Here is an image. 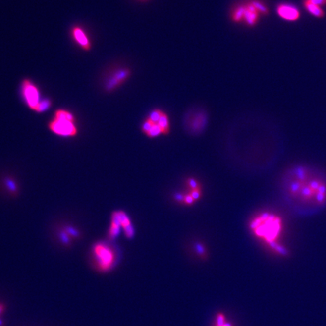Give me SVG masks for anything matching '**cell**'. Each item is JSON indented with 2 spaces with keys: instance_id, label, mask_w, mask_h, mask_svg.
I'll list each match as a JSON object with an SVG mask.
<instances>
[{
  "instance_id": "5bb4252c",
  "label": "cell",
  "mask_w": 326,
  "mask_h": 326,
  "mask_svg": "<svg viewBox=\"0 0 326 326\" xmlns=\"http://www.w3.org/2000/svg\"><path fill=\"white\" fill-rule=\"evenodd\" d=\"M120 222H119V218H118L116 213L114 212L112 213L110 227H109V232H108V236H109V239H115L119 235V233H120Z\"/></svg>"
},
{
  "instance_id": "2e32d148",
  "label": "cell",
  "mask_w": 326,
  "mask_h": 326,
  "mask_svg": "<svg viewBox=\"0 0 326 326\" xmlns=\"http://www.w3.org/2000/svg\"><path fill=\"white\" fill-rule=\"evenodd\" d=\"M213 326H233L231 322L229 321L223 313L216 314L213 322Z\"/></svg>"
},
{
  "instance_id": "603a6c76",
  "label": "cell",
  "mask_w": 326,
  "mask_h": 326,
  "mask_svg": "<svg viewBox=\"0 0 326 326\" xmlns=\"http://www.w3.org/2000/svg\"><path fill=\"white\" fill-rule=\"evenodd\" d=\"M6 310V306L4 303L0 302V326H4V322L2 319V316L3 315Z\"/></svg>"
},
{
  "instance_id": "277c9868",
  "label": "cell",
  "mask_w": 326,
  "mask_h": 326,
  "mask_svg": "<svg viewBox=\"0 0 326 326\" xmlns=\"http://www.w3.org/2000/svg\"><path fill=\"white\" fill-rule=\"evenodd\" d=\"M92 253V262L99 272H109L116 265L117 256L115 249L106 242L95 244Z\"/></svg>"
},
{
  "instance_id": "8fae6325",
  "label": "cell",
  "mask_w": 326,
  "mask_h": 326,
  "mask_svg": "<svg viewBox=\"0 0 326 326\" xmlns=\"http://www.w3.org/2000/svg\"><path fill=\"white\" fill-rule=\"evenodd\" d=\"M119 222H120L121 227L122 228L125 232V236L127 238H132L134 236V228L132 225V222L130 220L129 217H128L122 211H117L115 212Z\"/></svg>"
},
{
  "instance_id": "e0dca14e",
  "label": "cell",
  "mask_w": 326,
  "mask_h": 326,
  "mask_svg": "<svg viewBox=\"0 0 326 326\" xmlns=\"http://www.w3.org/2000/svg\"><path fill=\"white\" fill-rule=\"evenodd\" d=\"M52 105H53V102H52L51 99H42L36 112H37V113H42V112H46V110H48V109L51 108Z\"/></svg>"
},
{
  "instance_id": "6da1fadb",
  "label": "cell",
  "mask_w": 326,
  "mask_h": 326,
  "mask_svg": "<svg viewBox=\"0 0 326 326\" xmlns=\"http://www.w3.org/2000/svg\"><path fill=\"white\" fill-rule=\"evenodd\" d=\"M282 190L288 204L298 213L315 212L326 205V177L309 165L299 164L287 170Z\"/></svg>"
},
{
  "instance_id": "9a60e30c",
  "label": "cell",
  "mask_w": 326,
  "mask_h": 326,
  "mask_svg": "<svg viewBox=\"0 0 326 326\" xmlns=\"http://www.w3.org/2000/svg\"><path fill=\"white\" fill-rule=\"evenodd\" d=\"M157 124L163 130V135H168L170 133V120L166 112H163Z\"/></svg>"
},
{
  "instance_id": "4fadbf2b",
  "label": "cell",
  "mask_w": 326,
  "mask_h": 326,
  "mask_svg": "<svg viewBox=\"0 0 326 326\" xmlns=\"http://www.w3.org/2000/svg\"><path fill=\"white\" fill-rule=\"evenodd\" d=\"M302 4L304 9H305L309 14H311L313 17H314V18H324L325 15H326L323 7L314 5V4L307 2V1H304V0H303Z\"/></svg>"
},
{
  "instance_id": "7402d4cb",
  "label": "cell",
  "mask_w": 326,
  "mask_h": 326,
  "mask_svg": "<svg viewBox=\"0 0 326 326\" xmlns=\"http://www.w3.org/2000/svg\"><path fill=\"white\" fill-rule=\"evenodd\" d=\"M189 194L194 199L195 201L200 200L201 197L202 191L201 188L197 189V190H190V193Z\"/></svg>"
},
{
  "instance_id": "9c48e42d",
  "label": "cell",
  "mask_w": 326,
  "mask_h": 326,
  "mask_svg": "<svg viewBox=\"0 0 326 326\" xmlns=\"http://www.w3.org/2000/svg\"><path fill=\"white\" fill-rule=\"evenodd\" d=\"M70 34L73 41L82 50L86 52L92 50V42L86 30L83 27L80 26H74L70 30Z\"/></svg>"
},
{
  "instance_id": "484cf974",
  "label": "cell",
  "mask_w": 326,
  "mask_h": 326,
  "mask_svg": "<svg viewBox=\"0 0 326 326\" xmlns=\"http://www.w3.org/2000/svg\"><path fill=\"white\" fill-rule=\"evenodd\" d=\"M137 1H138V2H148V1H150V0H137Z\"/></svg>"
},
{
  "instance_id": "7c38bea8",
  "label": "cell",
  "mask_w": 326,
  "mask_h": 326,
  "mask_svg": "<svg viewBox=\"0 0 326 326\" xmlns=\"http://www.w3.org/2000/svg\"><path fill=\"white\" fill-rule=\"evenodd\" d=\"M245 2L236 4L230 10V18L232 22L235 24H241L243 21L244 13H245Z\"/></svg>"
},
{
  "instance_id": "44dd1931",
  "label": "cell",
  "mask_w": 326,
  "mask_h": 326,
  "mask_svg": "<svg viewBox=\"0 0 326 326\" xmlns=\"http://www.w3.org/2000/svg\"><path fill=\"white\" fill-rule=\"evenodd\" d=\"M187 184L190 190H197V189L200 188V184L195 179H188L187 181Z\"/></svg>"
},
{
  "instance_id": "5b68a950",
  "label": "cell",
  "mask_w": 326,
  "mask_h": 326,
  "mask_svg": "<svg viewBox=\"0 0 326 326\" xmlns=\"http://www.w3.org/2000/svg\"><path fill=\"white\" fill-rule=\"evenodd\" d=\"M184 122L189 133L200 134L207 125V113L204 109H193L187 113Z\"/></svg>"
},
{
  "instance_id": "ffe728a7",
  "label": "cell",
  "mask_w": 326,
  "mask_h": 326,
  "mask_svg": "<svg viewBox=\"0 0 326 326\" xmlns=\"http://www.w3.org/2000/svg\"><path fill=\"white\" fill-rule=\"evenodd\" d=\"M154 124V122L151 119H148V117L146 118L145 120L143 122L142 125H141V131H142L143 133L145 134V135L148 133L150 129L152 128Z\"/></svg>"
},
{
  "instance_id": "30bf717a",
  "label": "cell",
  "mask_w": 326,
  "mask_h": 326,
  "mask_svg": "<svg viewBox=\"0 0 326 326\" xmlns=\"http://www.w3.org/2000/svg\"><path fill=\"white\" fill-rule=\"evenodd\" d=\"M245 5H246V8H245L242 23L246 24V27H255L259 23L260 18L262 17V14L254 6L251 0H248L247 2H245Z\"/></svg>"
},
{
  "instance_id": "cb8c5ba5",
  "label": "cell",
  "mask_w": 326,
  "mask_h": 326,
  "mask_svg": "<svg viewBox=\"0 0 326 326\" xmlns=\"http://www.w3.org/2000/svg\"><path fill=\"white\" fill-rule=\"evenodd\" d=\"M307 2H311L314 5H319L320 7L326 6V0H304Z\"/></svg>"
},
{
  "instance_id": "ac0fdd59",
  "label": "cell",
  "mask_w": 326,
  "mask_h": 326,
  "mask_svg": "<svg viewBox=\"0 0 326 326\" xmlns=\"http://www.w3.org/2000/svg\"><path fill=\"white\" fill-rule=\"evenodd\" d=\"M160 135H163V130L157 123H154L149 132L146 134V135L150 138H155Z\"/></svg>"
},
{
  "instance_id": "3957f363",
  "label": "cell",
  "mask_w": 326,
  "mask_h": 326,
  "mask_svg": "<svg viewBox=\"0 0 326 326\" xmlns=\"http://www.w3.org/2000/svg\"><path fill=\"white\" fill-rule=\"evenodd\" d=\"M76 118L69 110L57 109L53 119L49 123V129L56 135L64 138H73L78 134Z\"/></svg>"
},
{
  "instance_id": "d6986e66",
  "label": "cell",
  "mask_w": 326,
  "mask_h": 326,
  "mask_svg": "<svg viewBox=\"0 0 326 326\" xmlns=\"http://www.w3.org/2000/svg\"><path fill=\"white\" fill-rule=\"evenodd\" d=\"M164 111L160 109H154L150 112L149 116H148V119H151L154 123H157L158 121L160 120V117L163 115Z\"/></svg>"
},
{
  "instance_id": "d4e9b609",
  "label": "cell",
  "mask_w": 326,
  "mask_h": 326,
  "mask_svg": "<svg viewBox=\"0 0 326 326\" xmlns=\"http://www.w3.org/2000/svg\"><path fill=\"white\" fill-rule=\"evenodd\" d=\"M183 202H184L186 205H188V206H190V205H193V203H195V200L194 199H193L190 194H188L184 196V201Z\"/></svg>"
},
{
  "instance_id": "52a82bcc",
  "label": "cell",
  "mask_w": 326,
  "mask_h": 326,
  "mask_svg": "<svg viewBox=\"0 0 326 326\" xmlns=\"http://www.w3.org/2000/svg\"><path fill=\"white\" fill-rule=\"evenodd\" d=\"M132 73L131 69L125 67L113 70L105 81V90L112 92L119 89L131 77Z\"/></svg>"
},
{
  "instance_id": "7a4b0ae2",
  "label": "cell",
  "mask_w": 326,
  "mask_h": 326,
  "mask_svg": "<svg viewBox=\"0 0 326 326\" xmlns=\"http://www.w3.org/2000/svg\"><path fill=\"white\" fill-rule=\"evenodd\" d=\"M251 228L255 236L259 238L272 252L282 257L288 255V249L281 243L285 224L280 216L271 213H262L253 219Z\"/></svg>"
},
{
  "instance_id": "ba28073f",
  "label": "cell",
  "mask_w": 326,
  "mask_h": 326,
  "mask_svg": "<svg viewBox=\"0 0 326 326\" xmlns=\"http://www.w3.org/2000/svg\"><path fill=\"white\" fill-rule=\"evenodd\" d=\"M275 11L281 19L288 22H295L301 18L300 10L295 5L288 2L278 4Z\"/></svg>"
},
{
  "instance_id": "8992f818",
  "label": "cell",
  "mask_w": 326,
  "mask_h": 326,
  "mask_svg": "<svg viewBox=\"0 0 326 326\" xmlns=\"http://www.w3.org/2000/svg\"><path fill=\"white\" fill-rule=\"evenodd\" d=\"M21 95L24 103L30 109L37 111L40 102V92L37 85L28 79L23 80L21 83Z\"/></svg>"
}]
</instances>
